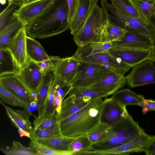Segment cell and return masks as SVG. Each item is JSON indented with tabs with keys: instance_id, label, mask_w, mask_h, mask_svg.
<instances>
[{
	"instance_id": "cell-1",
	"label": "cell",
	"mask_w": 155,
	"mask_h": 155,
	"mask_svg": "<svg viewBox=\"0 0 155 155\" xmlns=\"http://www.w3.org/2000/svg\"><path fill=\"white\" fill-rule=\"evenodd\" d=\"M27 35L43 39L59 34L69 29L67 0H55L26 25Z\"/></svg>"
},
{
	"instance_id": "cell-2",
	"label": "cell",
	"mask_w": 155,
	"mask_h": 155,
	"mask_svg": "<svg viewBox=\"0 0 155 155\" xmlns=\"http://www.w3.org/2000/svg\"><path fill=\"white\" fill-rule=\"evenodd\" d=\"M102 98L90 100L83 108L68 117L58 120L62 136L75 138L87 135L100 123Z\"/></svg>"
},
{
	"instance_id": "cell-3",
	"label": "cell",
	"mask_w": 155,
	"mask_h": 155,
	"mask_svg": "<svg viewBox=\"0 0 155 155\" xmlns=\"http://www.w3.org/2000/svg\"><path fill=\"white\" fill-rule=\"evenodd\" d=\"M145 132L129 114L117 124L108 129L105 137L102 140L92 144L86 152L101 151L111 149L133 140Z\"/></svg>"
},
{
	"instance_id": "cell-4",
	"label": "cell",
	"mask_w": 155,
	"mask_h": 155,
	"mask_svg": "<svg viewBox=\"0 0 155 155\" xmlns=\"http://www.w3.org/2000/svg\"><path fill=\"white\" fill-rule=\"evenodd\" d=\"M101 2L107 20L111 23L127 31L147 36L155 41V31L140 18L123 13L114 6L109 0H101Z\"/></svg>"
},
{
	"instance_id": "cell-5",
	"label": "cell",
	"mask_w": 155,
	"mask_h": 155,
	"mask_svg": "<svg viewBox=\"0 0 155 155\" xmlns=\"http://www.w3.org/2000/svg\"><path fill=\"white\" fill-rule=\"evenodd\" d=\"M107 18L102 7L92 4L88 16L80 32L73 40L79 48L94 42L100 41L101 34L106 25Z\"/></svg>"
},
{
	"instance_id": "cell-6",
	"label": "cell",
	"mask_w": 155,
	"mask_h": 155,
	"mask_svg": "<svg viewBox=\"0 0 155 155\" xmlns=\"http://www.w3.org/2000/svg\"><path fill=\"white\" fill-rule=\"evenodd\" d=\"M80 61L72 88L88 87L98 81L111 70L96 63Z\"/></svg>"
},
{
	"instance_id": "cell-7",
	"label": "cell",
	"mask_w": 155,
	"mask_h": 155,
	"mask_svg": "<svg viewBox=\"0 0 155 155\" xmlns=\"http://www.w3.org/2000/svg\"><path fill=\"white\" fill-rule=\"evenodd\" d=\"M154 62L148 58L133 67L131 72L125 76L127 85L133 88L155 83Z\"/></svg>"
},
{
	"instance_id": "cell-8",
	"label": "cell",
	"mask_w": 155,
	"mask_h": 155,
	"mask_svg": "<svg viewBox=\"0 0 155 155\" xmlns=\"http://www.w3.org/2000/svg\"><path fill=\"white\" fill-rule=\"evenodd\" d=\"M73 55L79 60L99 64L123 75L132 68L109 51L93 55Z\"/></svg>"
},
{
	"instance_id": "cell-9",
	"label": "cell",
	"mask_w": 155,
	"mask_h": 155,
	"mask_svg": "<svg viewBox=\"0 0 155 155\" xmlns=\"http://www.w3.org/2000/svg\"><path fill=\"white\" fill-rule=\"evenodd\" d=\"M126 107L111 97L103 100L100 121L110 126L119 122L129 114Z\"/></svg>"
},
{
	"instance_id": "cell-10",
	"label": "cell",
	"mask_w": 155,
	"mask_h": 155,
	"mask_svg": "<svg viewBox=\"0 0 155 155\" xmlns=\"http://www.w3.org/2000/svg\"><path fill=\"white\" fill-rule=\"evenodd\" d=\"M152 137V136L144 132L131 140L120 146L103 151H91L90 154L91 155H127L134 152H142Z\"/></svg>"
},
{
	"instance_id": "cell-11",
	"label": "cell",
	"mask_w": 155,
	"mask_h": 155,
	"mask_svg": "<svg viewBox=\"0 0 155 155\" xmlns=\"http://www.w3.org/2000/svg\"><path fill=\"white\" fill-rule=\"evenodd\" d=\"M46 72L38 63L28 58L17 75L31 92L36 93Z\"/></svg>"
},
{
	"instance_id": "cell-12",
	"label": "cell",
	"mask_w": 155,
	"mask_h": 155,
	"mask_svg": "<svg viewBox=\"0 0 155 155\" xmlns=\"http://www.w3.org/2000/svg\"><path fill=\"white\" fill-rule=\"evenodd\" d=\"M114 93L112 91H101L89 88H72L68 97L63 100L61 109L71 105L88 102L95 98L105 97Z\"/></svg>"
},
{
	"instance_id": "cell-13",
	"label": "cell",
	"mask_w": 155,
	"mask_h": 155,
	"mask_svg": "<svg viewBox=\"0 0 155 155\" xmlns=\"http://www.w3.org/2000/svg\"><path fill=\"white\" fill-rule=\"evenodd\" d=\"M80 63V61L73 55L61 58L51 72L58 80L72 85Z\"/></svg>"
},
{
	"instance_id": "cell-14",
	"label": "cell",
	"mask_w": 155,
	"mask_h": 155,
	"mask_svg": "<svg viewBox=\"0 0 155 155\" xmlns=\"http://www.w3.org/2000/svg\"><path fill=\"white\" fill-rule=\"evenodd\" d=\"M112 43V47L137 49H150L155 45V41L149 37L129 31L125 33L120 41Z\"/></svg>"
},
{
	"instance_id": "cell-15",
	"label": "cell",
	"mask_w": 155,
	"mask_h": 155,
	"mask_svg": "<svg viewBox=\"0 0 155 155\" xmlns=\"http://www.w3.org/2000/svg\"><path fill=\"white\" fill-rule=\"evenodd\" d=\"M151 49H137L112 47L109 51L132 68L149 58Z\"/></svg>"
},
{
	"instance_id": "cell-16",
	"label": "cell",
	"mask_w": 155,
	"mask_h": 155,
	"mask_svg": "<svg viewBox=\"0 0 155 155\" xmlns=\"http://www.w3.org/2000/svg\"><path fill=\"white\" fill-rule=\"evenodd\" d=\"M0 85L12 92L28 105L33 101L31 92L17 74L0 77Z\"/></svg>"
},
{
	"instance_id": "cell-17",
	"label": "cell",
	"mask_w": 155,
	"mask_h": 155,
	"mask_svg": "<svg viewBox=\"0 0 155 155\" xmlns=\"http://www.w3.org/2000/svg\"><path fill=\"white\" fill-rule=\"evenodd\" d=\"M12 124L19 130H23L30 133L31 135L34 130V127L29 120L31 112L28 110L15 109L6 105L0 101Z\"/></svg>"
},
{
	"instance_id": "cell-18",
	"label": "cell",
	"mask_w": 155,
	"mask_h": 155,
	"mask_svg": "<svg viewBox=\"0 0 155 155\" xmlns=\"http://www.w3.org/2000/svg\"><path fill=\"white\" fill-rule=\"evenodd\" d=\"M74 138L61 136L48 138L31 139L30 147L42 149L63 151L70 152L71 155V144Z\"/></svg>"
},
{
	"instance_id": "cell-19",
	"label": "cell",
	"mask_w": 155,
	"mask_h": 155,
	"mask_svg": "<svg viewBox=\"0 0 155 155\" xmlns=\"http://www.w3.org/2000/svg\"><path fill=\"white\" fill-rule=\"evenodd\" d=\"M126 83L124 75L110 70L98 81L87 88L114 93L123 87Z\"/></svg>"
},
{
	"instance_id": "cell-20",
	"label": "cell",
	"mask_w": 155,
	"mask_h": 155,
	"mask_svg": "<svg viewBox=\"0 0 155 155\" xmlns=\"http://www.w3.org/2000/svg\"><path fill=\"white\" fill-rule=\"evenodd\" d=\"M55 0H39L19 7L13 15L26 25L42 12Z\"/></svg>"
},
{
	"instance_id": "cell-21",
	"label": "cell",
	"mask_w": 155,
	"mask_h": 155,
	"mask_svg": "<svg viewBox=\"0 0 155 155\" xmlns=\"http://www.w3.org/2000/svg\"><path fill=\"white\" fill-rule=\"evenodd\" d=\"M27 36L25 26L19 31L7 48L21 68L25 64L28 59L26 47Z\"/></svg>"
},
{
	"instance_id": "cell-22",
	"label": "cell",
	"mask_w": 155,
	"mask_h": 155,
	"mask_svg": "<svg viewBox=\"0 0 155 155\" xmlns=\"http://www.w3.org/2000/svg\"><path fill=\"white\" fill-rule=\"evenodd\" d=\"M25 25L13 15L8 23L0 30V48H7L9 44Z\"/></svg>"
},
{
	"instance_id": "cell-23",
	"label": "cell",
	"mask_w": 155,
	"mask_h": 155,
	"mask_svg": "<svg viewBox=\"0 0 155 155\" xmlns=\"http://www.w3.org/2000/svg\"><path fill=\"white\" fill-rule=\"evenodd\" d=\"M92 3L89 0H80L78 10L70 23L71 33L76 36L82 28L91 10Z\"/></svg>"
},
{
	"instance_id": "cell-24",
	"label": "cell",
	"mask_w": 155,
	"mask_h": 155,
	"mask_svg": "<svg viewBox=\"0 0 155 155\" xmlns=\"http://www.w3.org/2000/svg\"><path fill=\"white\" fill-rule=\"evenodd\" d=\"M129 1L143 21L150 26L155 22V0Z\"/></svg>"
},
{
	"instance_id": "cell-25",
	"label": "cell",
	"mask_w": 155,
	"mask_h": 155,
	"mask_svg": "<svg viewBox=\"0 0 155 155\" xmlns=\"http://www.w3.org/2000/svg\"><path fill=\"white\" fill-rule=\"evenodd\" d=\"M55 84L56 79L54 77L43 105L38 109V115L37 117L35 116L34 121L54 117L56 113L54 104Z\"/></svg>"
},
{
	"instance_id": "cell-26",
	"label": "cell",
	"mask_w": 155,
	"mask_h": 155,
	"mask_svg": "<svg viewBox=\"0 0 155 155\" xmlns=\"http://www.w3.org/2000/svg\"><path fill=\"white\" fill-rule=\"evenodd\" d=\"M21 68L8 48H0V77L18 74Z\"/></svg>"
},
{
	"instance_id": "cell-27",
	"label": "cell",
	"mask_w": 155,
	"mask_h": 155,
	"mask_svg": "<svg viewBox=\"0 0 155 155\" xmlns=\"http://www.w3.org/2000/svg\"><path fill=\"white\" fill-rule=\"evenodd\" d=\"M26 52L28 58L39 63L49 59L40 43L34 38L28 36L26 37Z\"/></svg>"
},
{
	"instance_id": "cell-28",
	"label": "cell",
	"mask_w": 155,
	"mask_h": 155,
	"mask_svg": "<svg viewBox=\"0 0 155 155\" xmlns=\"http://www.w3.org/2000/svg\"><path fill=\"white\" fill-rule=\"evenodd\" d=\"M111 98L126 106L130 105L140 106L145 100L143 96L136 94L128 89L116 91L112 94Z\"/></svg>"
},
{
	"instance_id": "cell-29",
	"label": "cell",
	"mask_w": 155,
	"mask_h": 155,
	"mask_svg": "<svg viewBox=\"0 0 155 155\" xmlns=\"http://www.w3.org/2000/svg\"><path fill=\"white\" fill-rule=\"evenodd\" d=\"M112 47V42H98L92 43L84 47H78L74 55L94 54L108 51Z\"/></svg>"
},
{
	"instance_id": "cell-30",
	"label": "cell",
	"mask_w": 155,
	"mask_h": 155,
	"mask_svg": "<svg viewBox=\"0 0 155 155\" xmlns=\"http://www.w3.org/2000/svg\"><path fill=\"white\" fill-rule=\"evenodd\" d=\"M127 31L112 24L107 20L100 42H112L120 41Z\"/></svg>"
},
{
	"instance_id": "cell-31",
	"label": "cell",
	"mask_w": 155,
	"mask_h": 155,
	"mask_svg": "<svg viewBox=\"0 0 155 155\" xmlns=\"http://www.w3.org/2000/svg\"><path fill=\"white\" fill-rule=\"evenodd\" d=\"M0 150L6 155H38L35 147H25L14 140L11 146L0 147Z\"/></svg>"
},
{
	"instance_id": "cell-32",
	"label": "cell",
	"mask_w": 155,
	"mask_h": 155,
	"mask_svg": "<svg viewBox=\"0 0 155 155\" xmlns=\"http://www.w3.org/2000/svg\"><path fill=\"white\" fill-rule=\"evenodd\" d=\"M51 71H47L45 74L42 81L36 91L37 95L38 109L41 108L43 105L47 96L49 90L54 76Z\"/></svg>"
},
{
	"instance_id": "cell-33",
	"label": "cell",
	"mask_w": 155,
	"mask_h": 155,
	"mask_svg": "<svg viewBox=\"0 0 155 155\" xmlns=\"http://www.w3.org/2000/svg\"><path fill=\"white\" fill-rule=\"evenodd\" d=\"M0 98L4 103L13 107H18L28 110L29 105L12 92L0 85Z\"/></svg>"
},
{
	"instance_id": "cell-34",
	"label": "cell",
	"mask_w": 155,
	"mask_h": 155,
	"mask_svg": "<svg viewBox=\"0 0 155 155\" xmlns=\"http://www.w3.org/2000/svg\"><path fill=\"white\" fill-rule=\"evenodd\" d=\"M92 143L87 135L74 138L71 144L73 155H79L89 150Z\"/></svg>"
},
{
	"instance_id": "cell-35",
	"label": "cell",
	"mask_w": 155,
	"mask_h": 155,
	"mask_svg": "<svg viewBox=\"0 0 155 155\" xmlns=\"http://www.w3.org/2000/svg\"><path fill=\"white\" fill-rule=\"evenodd\" d=\"M62 136L58 122L50 127L42 129H34L30 139L48 138Z\"/></svg>"
},
{
	"instance_id": "cell-36",
	"label": "cell",
	"mask_w": 155,
	"mask_h": 155,
	"mask_svg": "<svg viewBox=\"0 0 155 155\" xmlns=\"http://www.w3.org/2000/svg\"><path fill=\"white\" fill-rule=\"evenodd\" d=\"M109 0L114 6L123 13L132 17L140 18L129 0Z\"/></svg>"
},
{
	"instance_id": "cell-37",
	"label": "cell",
	"mask_w": 155,
	"mask_h": 155,
	"mask_svg": "<svg viewBox=\"0 0 155 155\" xmlns=\"http://www.w3.org/2000/svg\"><path fill=\"white\" fill-rule=\"evenodd\" d=\"M110 126L105 124L100 123L87 136L92 143L103 139Z\"/></svg>"
},
{
	"instance_id": "cell-38",
	"label": "cell",
	"mask_w": 155,
	"mask_h": 155,
	"mask_svg": "<svg viewBox=\"0 0 155 155\" xmlns=\"http://www.w3.org/2000/svg\"><path fill=\"white\" fill-rule=\"evenodd\" d=\"M19 8L12 2L8 3L7 6L0 14V30L8 23L13 13Z\"/></svg>"
},
{
	"instance_id": "cell-39",
	"label": "cell",
	"mask_w": 155,
	"mask_h": 155,
	"mask_svg": "<svg viewBox=\"0 0 155 155\" xmlns=\"http://www.w3.org/2000/svg\"><path fill=\"white\" fill-rule=\"evenodd\" d=\"M89 101L71 105L61 109L58 120L65 118L76 113L84 107Z\"/></svg>"
},
{
	"instance_id": "cell-40",
	"label": "cell",
	"mask_w": 155,
	"mask_h": 155,
	"mask_svg": "<svg viewBox=\"0 0 155 155\" xmlns=\"http://www.w3.org/2000/svg\"><path fill=\"white\" fill-rule=\"evenodd\" d=\"M54 78L56 79L55 91L59 94L64 100L72 88V86L71 85L66 84L56 78Z\"/></svg>"
},
{
	"instance_id": "cell-41",
	"label": "cell",
	"mask_w": 155,
	"mask_h": 155,
	"mask_svg": "<svg viewBox=\"0 0 155 155\" xmlns=\"http://www.w3.org/2000/svg\"><path fill=\"white\" fill-rule=\"evenodd\" d=\"M61 58L58 56H51L48 59L38 64L45 71L51 72Z\"/></svg>"
},
{
	"instance_id": "cell-42",
	"label": "cell",
	"mask_w": 155,
	"mask_h": 155,
	"mask_svg": "<svg viewBox=\"0 0 155 155\" xmlns=\"http://www.w3.org/2000/svg\"><path fill=\"white\" fill-rule=\"evenodd\" d=\"M58 121V120L55 117L52 118L42 119L38 121L34 120V129H44L57 124Z\"/></svg>"
},
{
	"instance_id": "cell-43",
	"label": "cell",
	"mask_w": 155,
	"mask_h": 155,
	"mask_svg": "<svg viewBox=\"0 0 155 155\" xmlns=\"http://www.w3.org/2000/svg\"><path fill=\"white\" fill-rule=\"evenodd\" d=\"M35 147L38 155H71L68 152Z\"/></svg>"
},
{
	"instance_id": "cell-44",
	"label": "cell",
	"mask_w": 155,
	"mask_h": 155,
	"mask_svg": "<svg viewBox=\"0 0 155 155\" xmlns=\"http://www.w3.org/2000/svg\"><path fill=\"white\" fill-rule=\"evenodd\" d=\"M80 0H67L69 12V20H72L78 10Z\"/></svg>"
},
{
	"instance_id": "cell-45",
	"label": "cell",
	"mask_w": 155,
	"mask_h": 155,
	"mask_svg": "<svg viewBox=\"0 0 155 155\" xmlns=\"http://www.w3.org/2000/svg\"><path fill=\"white\" fill-rule=\"evenodd\" d=\"M63 100L61 96L55 91L54 104L56 113L54 117L58 120L61 112Z\"/></svg>"
},
{
	"instance_id": "cell-46",
	"label": "cell",
	"mask_w": 155,
	"mask_h": 155,
	"mask_svg": "<svg viewBox=\"0 0 155 155\" xmlns=\"http://www.w3.org/2000/svg\"><path fill=\"white\" fill-rule=\"evenodd\" d=\"M143 152L147 155H155V135L143 150Z\"/></svg>"
},
{
	"instance_id": "cell-47",
	"label": "cell",
	"mask_w": 155,
	"mask_h": 155,
	"mask_svg": "<svg viewBox=\"0 0 155 155\" xmlns=\"http://www.w3.org/2000/svg\"><path fill=\"white\" fill-rule=\"evenodd\" d=\"M38 0H13L12 2L20 7L25 5Z\"/></svg>"
},
{
	"instance_id": "cell-48",
	"label": "cell",
	"mask_w": 155,
	"mask_h": 155,
	"mask_svg": "<svg viewBox=\"0 0 155 155\" xmlns=\"http://www.w3.org/2000/svg\"><path fill=\"white\" fill-rule=\"evenodd\" d=\"M149 59L155 62V45L151 49Z\"/></svg>"
},
{
	"instance_id": "cell-49",
	"label": "cell",
	"mask_w": 155,
	"mask_h": 155,
	"mask_svg": "<svg viewBox=\"0 0 155 155\" xmlns=\"http://www.w3.org/2000/svg\"><path fill=\"white\" fill-rule=\"evenodd\" d=\"M92 4H97L98 0H89Z\"/></svg>"
},
{
	"instance_id": "cell-50",
	"label": "cell",
	"mask_w": 155,
	"mask_h": 155,
	"mask_svg": "<svg viewBox=\"0 0 155 155\" xmlns=\"http://www.w3.org/2000/svg\"><path fill=\"white\" fill-rule=\"evenodd\" d=\"M150 26L155 31V22L152 23Z\"/></svg>"
},
{
	"instance_id": "cell-51",
	"label": "cell",
	"mask_w": 155,
	"mask_h": 155,
	"mask_svg": "<svg viewBox=\"0 0 155 155\" xmlns=\"http://www.w3.org/2000/svg\"><path fill=\"white\" fill-rule=\"evenodd\" d=\"M0 3L2 5H4L6 3L5 0H0Z\"/></svg>"
},
{
	"instance_id": "cell-52",
	"label": "cell",
	"mask_w": 155,
	"mask_h": 155,
	"mask_svg": "<svg viewBox=\"0 0 155 155\" xmlns=\"http://www.w3.org/2000/svg\"><path fill=\"white\" fill-rule=\"evenodd\" d=\"M152 101L153 106V110H155V100H152Z\"/></svg>"
},
{
	"instance_id": "cell-53",
	"label": "cell",
	"mask_w": 155,
	"mask_h": 155,
	"mask_svg": "<svg viewBox=\"0 0 155 155\" xmlns=\"http://www.w3.org/2000/svg\"><path fill=\"white\" fill-rule=\"evenodd\" d=\"M13 0H8V3L11 2Z\"/></svg>"
}]
</instances>
